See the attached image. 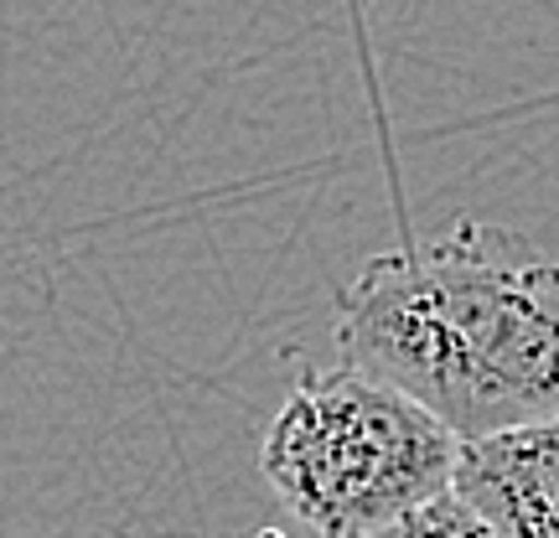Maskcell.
Instances as JSON below:
<instances>
[{"instance_id":"6da1fadb","label":"cell","mask_w":559,"mask_h":538,"mask_svg":"<svg viewBox=\"0 0 559 538\" xmlns=\"http://www.w3.org/2000/svg\"><path fill=\"white\" fill-rule=\"evenodd\" d=\"M337 347L461 445L559 419V260L461 218L362 264L337 296Z\"/></svg>"},{"instance_id":"7a4b0ae2","label":"cell","mask_w":559,"mask_h":538,"mask_svg":"<svg viewBox=\"0 0 559 538\" xmlns=\"http://www.w3.org/2000/svg\"><path fill=\"white\" fill-rule=\"evenodd\" d=\"M461 440L404 388L353 362L300 373L270 419L260 471L321 538H373L451 492Z\"/></svg>"},{"instance_id":"3957f363","label":"cell","mask_w":559,"mask_h":538,"mask_svg":"<svg viewBox=\"0 0 559 538\" xmlns=\"http://www.w3.org/2000/svg\"><path fill=\"white\" fill-rule=\"evenodd\" d=\"M451 492L498 538H559V419L466 440Z\"/></svg>"},{"instance_id":"277c9868","label":"cell","mask_w":559,"mask_h":538,"mask_svg":"<svg viewBox=\"0 0 559 538\" xmlns=\"http://www.w3.org/2000/svg\"><path fill=\"white\" fill-rule=\"evenodd\" d=\"M373 538H498V534H492L456 492H445V498L425 502L419 513H409V518H400L394 528H383V534H373Z\"/></svg>"}]
</instances>
